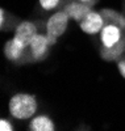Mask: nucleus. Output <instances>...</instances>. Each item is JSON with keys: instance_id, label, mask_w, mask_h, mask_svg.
<instances>
[{"instance_id": "1", "label": "nucleus", "mask_w": 125, "mask_h": 131, "mask_svg": "<svg viewBox=\"0 0 125 131\" xmlns=\"http://www.w3.org/2000/svg\"><path fill=\"white\" fill-rule=\"evenodd\" d=\"M9 113L16 119H29L33 118L38 109L37 100L33 94L29 93H16L9 100Z\"/></svg>"}, {"instance_id": "2", "label": "nucleus", "mask_w": 125, "mask_h": 131, "mask_svg": "<svg viewBox=\"0 0 125 131\" xmlns=\"http://www.w3.org/2000/svg\"><path fill=\"white\" fill-rule=\"evenodd\" d=\"M69 15L65 10H58L54 15L50 16V18L46 23V36L51 43V46H54L59 37L65 34V31L69 26Z\"/></svg>"}, {"instance_id": "3", "label": "nucleus", "mask_w": 125, "mask_h": 131, "mask_svg": "<svg viewBox=\"0 0 125 131\" xmlns=\"http://www.w3.org/2000/svg\"><path fill=\"white\" fill-rule=\"evenodd\" d=\"M51 47V43L48 38L46 34H37L33 37L30 45H29V50H30V55L33 58V60L36 62H41L49 55V50Z\"/></svg>"}, {"instance_id": "4", "label": "nucleus", "mask_w": 125, "mask_h": 131, "mask_svg": "<svg viewBox=\"0 0 125 131\" xmlns=\"http://www.w3.org/2000/svg\"><path fill=\"white\" fill-rule=\"evenodd\" d=\"M37 33L38 31H37V26L34 25V23H32V21H22L15 29L13 39L17 43H20L22 47L29 49L30 42Z\"/></svg>"}, {"instance_id": "5", "label": "nucleus", "mask_w": 125, "mask_h": 131, "mask_svg": "<svg viewBox=\"0 0 125 131\" xmlns=\"http://www.w3.org/2000/svg\"><path fill=\"white\" fill-rule=\"evenodd\" d=\"M78 24H79V28H81L82 31H84L86 34H92V36L100 33L101 29L105 25L101 13L96 12V10H91L81 23H78Z\"/></svg>"}, {"instance_id": "6", "label": "nucleus", "mask_w": 125, "mask_h": 131, "mask_svg": "<svg viewBox=\"0 0 125 131\" xmlns=\"http://www.w3.org/2000/svg\"><path fill=\"white\" fill-rule=\"evenodd\" d=\"M63 10L69 15V17L76 23H81V21L92 10V5H90L87 3L83 2H71L69 4H66Z\"/></svg>"}, {"instance_id": "7", "label": "nucleus", "mask_w": 125, "mask_h": 131, "mask_svg": "<svg viewBox=\"0 0 125 131\" xmlns=\"http://www.w3.org/2000/svg\"><path fill=\"white\" fill-rule=\"evenodd\" d=\"M121 30H122L121 28L113 24H105L100 31V41L103 43V46H112L117 43L122 38Z\"/></svg>"}, {"instance_id": "8", "label": "nucleus", "mask_w": 125, "mask_h": 131, "mask_svg": "<svg viewBox=\"0 0 125 131\" xmlns=\"http://www.w3.org/2000/svg\"><path fill=\"white\" fill-rule=\"evenodd\" d=\"M29 49H25V47H22L20 43H17L13 37L8 39L5 42V45H4V57L9 60V62H20L22 59V57L25 55V52L28 51Z\"/></svg>"}, {"instance_id": "9", "label": "nucleus", "mask_w": 125, "mask_h": 131, "mask_svg": "<svg viewBox=\"0 0 125 131\" xmlns=\"http://www.w3.org/2000/svg\"><path fill=\"white\" fill-rule=\"evenodd\" d=\"M124 51H125V38L122 37L117 43H115V45L101 47L100 57L105 62H113V60H119L120 57L124 54Z\"/></svg>"}, {"instance_id": "10", "label": "nucleus", "mask_w": 125, "mask_h": 131, "mask_svg": "<svg viewBox=\"0 0 125 131\" xmlns=\"http://www.w3.org/2000/svg\"><path fill=\"white\" fill-rule=\"evenodd\" d=\"M55 125L48 115L33 117L29 122V131H54Z\"/></svg>"}, {"instance_id": "11", "label": "nucleus", "mask_w": 125, "mask_h": 131, "mask_svg": "<svg viewBox=\"0 0 125 131\" xmlns=\"http://www.w3.org/2000/svg\"><path fill=\"white\" fill-rule=\"evenodd\" d=\"M101 16L104 18L105 24H113L119 28H121L122 30L125 29V16H122L120 12L111 8H103L100 10Z\"/></svg>"}, {"instance_id": "12", "label": "nucleus", "mask_w": 125, "mask_h": 131, "mask_svg": "<svg viewBox=\"0 0 125 131\" xmlns=\"http://www.w3.org/2000/svg\"><path fill=\"white\" fill-rule=\"evenodd\" d=\"M61 0H40V5L45 10H51L59 4Z\"/></svg>"}, {"instance_id": "13", "label": "nucleus", "mask_w": 125, "mask_h": 131, "mask_svg": "<svg viewBox=\"0 0 125 131\" xmlns=\"http://www.w3.org/2000/svg\"><path fill=\"white\" fill-rule=\"evenodd\" d=\"M0 130L2 131H13V125L7 119L2 118L0 119Z\"/></svg>"}, {"instance_id": "14", "label": "nucleus", "mask_w": 125, "mask_h": 131, "mask_svg": "<svg viewBox=\"0 0 125 131\" xmlns=\"http://www.w3.org/2000/svg\"><path fill=\"white\" fill-rule=\"evenodd\" d=\"M117 68H119L120 75L125 79V59H122V60H120V62L117 63Z\"/></svg>"}, {"instance_id": "15", "label": "nucleus", "mask_w": 125, "mask_h": 131, "mask_svg": "<svg viewBox=\"0 0 125 131\" xmlns=\"http://www.w3.org/2000/svg\"><path fill=\"white\" fill-rule=\"evenodd\" d=\"M4 24H5V10L2 8L0 9V28H4Z\"/></svg>"}, {"instance_id": "16", "label": "nucleus", "mask_w": 125, "mask_h": 131, "mask_svg": "<svg viewBox=\"0 0 125 131\" xmlns=\"http://www.w3.org/2000/svg\"><path fill=\"white\" fill-rule=\"evenodd\" d=\"M79 2H83V3H87V4H90V5H92L95 0H79Z\"/></svg>"}]
</instances>
